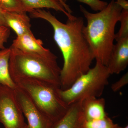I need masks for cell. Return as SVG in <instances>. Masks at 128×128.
I'll list each match as a JSON object with an SVG mask.
<instances>
[{"label": "cell", "instance_id": "obj_1", "mask_svg": "<svg viewBox=\"0 0 128 128\" xmlns=\"http://www.w3.org/2000/svg\"><path fill=\"white\" fill-rule=\"evenodd\" d=\"M30 13L31 17L45 20L52 27L54 39L64 58L60 77V89H68L77 78L90 68L94 59L82 32L84 19L73 16L64 23L44 9H34Z\"/></svg>", "mask_w": 128, "mask_h": 128}, {"label": "cell", "instance_id": "obj_2", "mask_svg": "<svg viewBox=\"0 0 128 128\" xmlns=\"http://www.w3.org/2000/svg\"><path fill=\"white\" fill-rule=\"evenodd\" d=\"M80 9L87 21L82 32L94 59L107 66L114 44L115 27L122 9L114 0L97 13L89 12L82 5Z\"/></svg>", "mask_w": 128, "mask_h": 128}, {"label": "cell", "instance_id": "obj_3", "mask_svg": "<svg viewBox=\"0 0 128 128\" xmlns=\"http://www.w3.org/2000/svg\"><path fill=\"white\" fill-rule=\"evenodd\" d=\"M9 71L13 81L20 79H36L60 87L61 68L57 58H49L25 52L10 47Z\"/></svg>", "mask_w": 128, "mask_h": 128}, {"label": "cell", "instance_id": "obj_4", "mask_svg": "<svg viewBox=\"0 0 128 128\" xmlns=\"http://www.w3.org/2000/svg\"><path fill=\"white\" fill-rule=\"evenodd\" d=\"M14 81L37 107L54 123L68 111L70 106L62 100L58 94L59 86L36 79H18Z\"/></svg>", "mask_w": 128, "mask_h": 128}, {"label": "cell", "instance_id": "obj_5", "mask_svg": "<svg viewBox=\"0 0 128 128\" xmlns=\"http://www.w3.org/2000/svg\"><path fill=\"white\" fill-rule=\"evenodd\" d=\"M111 75L107 66L96 61L93 68L77 78L68 89H58V94L68 106L89 98L100 97L108 84Z\"/></svg>", "mask_w": 128, "mask_h": 128}, {"label": "cell", "instance_id": "obj_6", "mask_svg": "<svg viewBox=\"0 0 128 128\" xmlns=\"http://www.w3.org/2000/svg\"><path fill=\"white\" fill-rule=\"evenodd\" d=\"M0 122L4 128H25L24 116L13 89L0 85Z\"/></svg>", "mask_w": 128, "mask_h": 128}, {"label": "cell", "instance_id": "obj_7", "mask_svg": "<svg viewBox=\"0 0 128 128\" xmlns=\"http://www.w3.org/2000/svg\"><path fill=\"white\" fill-rule=\"evenodd\" d=\"M13 90L29 128H53L54 123L37 107L25 92L17 86Z\"/></svg>", "mask_w": 128, "mask_h": 128}, {"label": "cell", "instance_id": "obj_8", "mask_svg": "<svg viewBox=\"0 0 128 128\" xmlns=\"http://www.w3.org/2000/svg\"><path fill=\"white\" fill-rule=\"evenodd\" d=\"M43 42L36 39L32 32L17 36L11 47L25 52L34 54L49 58H57V56L48 49L44 48Z\"/></svg>", "mask_w": 128, "mask_h": 128}, {"label": "cell", "instance_id": "obj_9", "mask_svg": "<svg viewBox=\"0 0 128 128\" xmlns=\"http://www.w3.org/2000/svg\"><path fill=\"white\" fill-rule=\"evenodd\" d=\"M116 41L106 66L111 75L120 74L126 68L128 64V37Z\"/></svg>", "mask_w": 128, "mask_h": 128}, {"label": "cell", "instance_id": "obj_10", "mask_svg": "<svg viewBox=\"0 0 128 128\" xmlns=\"http://www.w3.org/2000/svg\"><path fill=\"white\" fill-rule=\"evenodd\" d=\"M104 98H89L82 101V110L84 120L103 119L107 116L105 112Z\"/></svg>", "mask_w": 128, "mask_h": 128}, {"label": "cell", "instance_id": "obj_11", "mask_svg": "<svg viewBox=\"0 0 128 128\" xmlns=\"http://www.w3.org/2000/svg\"><path fill=\"white\" fill-rule=\"evenodd\" d=\"M3 11L6 26L12 29L17 36L32 32L30 18L26 12Z\"/></svg>", "mask_w": 128, "mask_h": 128}, {"label": "cell", "instance_id": "obj_12", "mask_svg": "<svg viewBox=\"0 0 128 128\" xmlns=\"http://www.w3.org/2000/svg\"><path fill=\"white\" fill-rule=\"evenodd\" d=\"M83 120L80 101L70 105L66 113L54 124L52 128H80Z\"/></svg>", "mask_w": 128, "mask_h": 128}, {"label": "cell", "instance_id": "obj_13", "mask_svg": "<svg viewBox=\"0 0 128 128\" xmlns=\"http://www.w3.org/2000/svg\"><path fill=\"white\" fill-rule=\"evenodd\" d=\"M27 12L30 13L33 10L44 8L52 9L56 11L62 12L68 18L72 15L66 12L64 5L59 0H20Z\"/></svg>", "mask_w": 128, "mask_h": 128}, {"label": "cell", "instance_id": "obj_14", "mask_svg": "<svg viewBox=\"0 0 128 128\" xmlns=\"http://www.w3.org/2000/svg\"><path fill=\"white\" fill-rule=\"evenodd\" d=\"M10 48L0 50V85L14 89L16 86L12 79L9 71Z\"/></svg>", "mask_w": 128, "mask_h": 128}, {"label": "cell", "instance_id": "obj_15", "mask_svg": "<svg viewBox=\"0 0 128 128\" xmlns=\"http://www.w3.org/2000/svg\"><path fill=\"white\" fill-rule=\"evenodd\" d=\"M108 116L103 119L83 120L80 128H121Z\"/></svg>", "mask_w": 128, "mask_h": 128}, {"label": "cell", "instance_id": "obj_16", "mask_svg": "<svg viewBox=\"0 0 128 128\" xmlns=\"http://www.w3.org/2000/svg\"><path fill=\"white\" fill-rule=\"evenodd\" d=\"M0 8L8 12H27L20 0H0Z\"/></svg>", "mask_w": 128, "mask_h": 128}, {"label": "cell", "instance_id": "obj_17", "mask_svg": "<svg viewBox=\"0 0 128 128\" xmlns=\"http://www.w3.org/2000/svg\"><path fill=\"white\" fill-rule=\"evenodd\" d=\"M119 22L121 25L119 31L115 34V40L116 41L128 37V10H122Z\"/></svg>", "mask_w": 128, "mask_h": 128}, {"label": "cell", "instance_id": "obj_18", "mask_svg": "<svg viewBox=\"0 0 128 128\" xmlns=\"http://www.w3.org/2000/svg\"><path fill=\"white\" fill-rule=\"evenodd\" d=\"M65 3L68 0H63ZM78 2H82L87 5L91 9L95 11H100L104 9L107 6L106 2L101 0H76Z\"/></svg>", "mask_w": 128, "mask_h": 128}, {"label": "cell", "instance_id": "obj_19", "mask_svg": "<svg viewBox=\"0 0 128 128\" xmlns=\"http://www.w3.org/2000/svg\"><path fill=\"white\" fill-rule=\"evenodd\" d=\"M128 83V73L127 72L119 80L112 84L111 86V89L113 92H116L127 85Z\"/></svg>", "mask_w": 128, "mask_h": 128}, {"label": "cell", "instance_id": "obj_20", "mask_svg": "<svg viewBox=\"0 0 128 128\" xmlns=\"http://www.w3.org/2000/svg\"><path fill=\"white\" fill-rule=\"evenodd\" d=\"M10 34V28L6 26L0 27V50L4 49V44L7 42Z\"/></svg>", "mask_w": 128, "mask_h": 128}, {"label": "cell", "instance_id": "obj_21", "mask_svg": "<svg viewBox=\"0 0 128 128\" xmlns=\"http://www.w3.org/2000/svg\"><path fill=\"white\" fill-rule=\"evenodd\" d=\"M116 3L120 6L122 10H128V2L126 0H117Z\"/></svg>", "mask_w": 128, "mask_h": 128}, {"label": "cell", "instance_id": "obj_22", "mask_svg": "<svg viewBox=\"0 0 128 128\" xmlns=\"http://www.w3.org/2000/svg\"><path fill=\"white\" fill-rule=\"evenodd\" d=\"M0 26L6 27L3 14V10L0 8Z\"/></svg>", "mask_w": 128, "mask_h": 128}, {"label": "cell", "instance_id": "obj_23", "mask_svg": "<svg viewBox=\"0 0 128 128\" xmlns=\"http://www.w3.org/2000/svg\"><path fill=\"white\" fill-rule=\"evenodd\" d=\"M59 0L60 2H62V4H63L64 5H66V3H65V2L63 1V0Z\"/></svg>", "mask_w": 128, "mask_h": 128}, {"label": "cell", "instance_id": "obj_24", "mask_svg": "<svg viewBox=\"0 0 128 128\" xmlns=\"http://www.w3.org/2000/svg\"><path fill=\"white\" fill-rule=\"evenodd\" d=\"M128 128V125H127L126 126H125V127H124V128Z\"/></svg>", "mask_w": 128, "mask_h": 128}, {"label": "cell", "instance_id": "obj_25", "mask_svg": "<svg viewBox=\"0 0 128 128\" xmlns=\"http://www.w3.org/2000/svg\"><path fill=\"white\" fill-rule=\"evenodd\" d=\"M29 128L28 126V124L26 125V128Z\"/></svg>", "mask_w": 128, "mask_h": 128}]
</instances>
